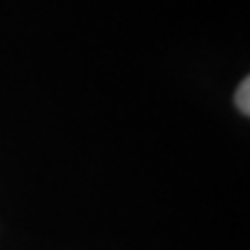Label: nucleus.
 I'll return each instance as SVG.
<instances>
[{"mask_svg": "<svg viewBox=\"0 0 250 250\" xmlns=\"http://www.w3.org/2000/svg\"><path fill=\"white\" fill-rule=\"evenodd\" d=\"M234 102H236V109L248 116L250 114V81L243 79L236 88V95H234Z\"/></svg>", "mask_w": 250, "mask_h": 250, "instance_id": "nucleus-1", "label": "nucleus"}]
</instances>
